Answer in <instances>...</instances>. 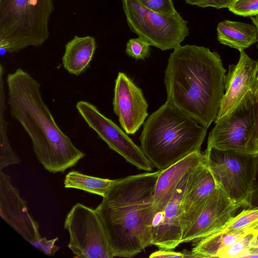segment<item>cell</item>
<instances>
[{"instance_id": "cell-1", "label": "cell", "mask_w": 258, "mask_h": 258, "mask_svg": "<svg viewBox=\"0 0 258 258\" xmlns=\"http://www.w3.org/2000/svg\"><path fill=\"white\" fill-rule=\"evenodd\" d=\"M225 76L217 52L180 45L170 54L164 71L166 102L208 129L219 112Z\"/></svg>"}, {"instance_id": "cell-2", "label": "cell", "mask_w": 258, "mask_h": 258, "mask_svg": "<svg viewBox=\"0 0 258 258\" xmlns=\"http://www.w3.org/2000/svg\"><path fill=\"white\" fill-rule=\"evenodd\" d=\"M160 170L118 179L95 209L114 257H132L151 245Z\"/></svg>"}, {"instance_id": "cell-3", "label": "cell", "mask_w": 258, "mask_h": 258, "mask_svg": "<svg viewBox=\"0 0 258 258\" xmlns=\"http://www.w3.org/2000/svg\"><path fill=\"white\" fill-rule=\"evenodd\" d=\"M11 116L29 135L43 167L53 174L75 166L85 154L59 128L43 100L40 84L21 68L6 79Z\"/></svg>"}, {"instance_id": "cell-4", "label": "cell", "mask_w": 258, "mask_h": 258, "mask_svg": "<svg viewBox=\"0 0 258 258\" xmlns=\"http://www.w3.org/2000/svg\"><path fill=\"white\" fill-rule=\"evenodd\" d=\"M207 128L166 102L144 122L141 148L153 167L162 170L201 151Z\"/></svg>"}, {"instance_id": "cell-5", "label": "cell", "mask_w": 258, "mask_h": 258, "mask_svg": "<svg viewBox=\"0 0 258 258\" xmlns=\"http://www.w3.org/2000/svg\"><path fill=\"white\" fill-rule=\"evenodd\" d=\"M53 10V0H0L1 55L42 45Z\"/></svg>"}, {"instance_id": "cell-6", "label": "cell", "mask_w": 258, "mask_h": 258, "mask_svg": "<svg viewBox=\"0 0 258 258\" xmlns=\"http://www.w3.org/2000/svg\"><path fill=\"white\" fill-rule=\"evenodd\" d=\"M205 163L217 185L235 204L251 206L255 177L256 155L207 147Z\"/></svg>"}, {"instance_id": "cell-7", "label": "cell", "mask_w": 258, "mask_h": 258, "mask_svg": "<svg viewBox=\"0 0 258 258\" xmlns=\"http://www.w3.org/2000/svg\"><path fill=\"white\" fill-rule=\"evenodd\" d=\"M122 7L131 31L162 51L174 49L189 34L187 22L178 13L174 16L159 14L137 0H122Z\"/></svg>"}, {"instance_id": "cell-8", "label": "cell", "mask_w": 258, "mask_h": 258, "mask_svg": "<svg viewBox=\"0 0 258 258\" xmlns=\"http://www.w3.org/2000/svg\"><path fill=\"white\" fill-rule=\"evenodd\" d=\"M210 132L207 147L256 155L252 139L254 123L253 89L229 113L215 121Z\"/></svg>"}, {"instance_id": "cell-9", "label": "cell", "mask_w": 258, "mask_h": 258, "mask_svg": "<svg viewBox=\"0 0 258 258\" xmlns=\"http://www.w3.org/2000/svg\"><path fill=\"white\" fill-rule=\"evenodd\" d=\"M64 228L70 236L68 247L75 257H113L96 209L76 204L66 216Z\"/></svg>"}, {"instance_id": "cell-10", "label": "cell", "mask_w": 258, "mask_h": 258, "mask_svg": "<svg viewBox=\"0 0 258 258\" xmlns=\"http://www.w3.org/2000/svg\"><path fill=\"white\" fill-rule=\"evenodd\" d=\"M76 108L89 126L109 147L140 170L151 172L153 166L141 147L113 121L103 115L93 104L80 101Z\"/></svg>"}, {"instance_id": "cell-11", "label": "cell", "mask_w": 258, "mask_h": 258, "mask_svg": "<svg viewBox=\"0 0 258 258\" xmlns=\"http://www.w3.org/2000/svg\"><path fill=\"white\" fill-rule=\"evenodd\" d=\"M195 169L183 176L169 202L162 211L155 214L152 227L151 245L160 248L173 249L182 243L183 200Z\"/></svg>"}, {"instance_id": "cell-12", "label": "cell", "mask_w": 258, "mask_h": 258, "mask_svg": "<svg viewBox=\"0 0 258 258\" xmlns=\"http://www.w3.org/2000/svg\"><path fill=\"white\" fill-rule=\"evenodd\" d=\"M240 207L217 186L209 195L195 220L183 235L182 243L219 232L235 216Z\"/></svg>"}, {"instance_id": "cell-13", "label": "cell", "mask_w": 258, "mask_h": 258, "mask_svg": "<svg viewBox=\"0 0 258 258\" xmlns=\"http://www.w3.org/2000/svg\"><path fill=\"white\" fill-rule=\"evenodd\" d=\"M112 104L122 128L128 135L136 133L148 115L142 90L123 72L118 73L115 81Z\"/></svg>"}, {"instance_id": "cell-14", "label": "cell", "mask_w": 258, "mask_h": 258, "mask_svg": "<svg viewBox=\"0 0 258 258\" xmlns=\"http://www.w3.org/2000/svg\"><path fill=\"white\" fill-rule=\"evenodd\" d=\"M0 215L31 244L41 238L38 223L30 215L26 201L12 184L10 176L0 172Z\"/></svg>"}, {"instance_id": "cell-15", "label": "cell", "mask_w": 258, "mask_h": 258, "mask_svg": "<svg viewBox=\"0 0 258 258\" xmlns=\"http://www.w3.org/2000/svg\"><path fill=\"white\" fill-rule=\"evenodd\" d=\"M239 52L238 62L229 66L225 76V92L216 120L229 113L253 88L258 61L251 59L244 50Z\"/></svg>"}, {"instance_id": "cell-16", "label": "cell", "mask_w": 258, "mask_h": 258, "mask_svg": "<svg viewBox=\"0 0 258 258\" xmlns=\"http://www.w3.org/2000/svg\"><path fill=\"white\" fill-rule=\"evenodd\" d=\"M217 186L205 160L192 171L183 197L181 219L183 235L195 220L209 195Z\"/></svg>"}, {"instance_id": "cell-17", "label": "cell", "mask_w": 258, "mask_h": 258, "mask_svg": "<svg viewBox=\"0 0 258 258\" xmlns=\"http://www.w3.org/2000/svg\"><path fill=\"white\" fill-rule=\"evenodd\" d=\"M204 162V153L197 151L160 170L155 188L153 203L155 214L162 211L169 202L183 176Z\"/></svg>"}, {"instance_id": "cell-18", "label": "cell", "mask_w": 258, "mask_h": 258, "mask_svg": "<svg viewBox=\"0 0 258 258\" xmlns=\"http://www.w3.org/2000/svg\"><path fill=\"white\" fill-rule=\"evenodd\" d=\"M96 48L94 37L75 36L66 45L62 57L63 68L71 74L81 75L89 66Z\"/></svg>"}, {"instance_id": "cell-19", "label": "cell", "mask_w": 258, "mask_h": 258, "mask_svg": "<svg viewBox=\"0 0 258 258\" xmlns=\"http://www.w3.org/2000/svg\"><path fill=\"white\" fill-rule=\"evenodd\" d=\"M217 31L220 43L239 51L257 41V30L254 25L225 20L218 23Z\"/></svg>"}, {"instance_id": "cell-20", "label": "cell", "mask_w": 258, "mask_h": 258, "mask_svg": "<svg viewBox=\"0 0 258 258\" xmlns=\"http://www.w3.org/2000/svg\"><path fill=\"white\" fill-rule=\"evenodd\" d=\"M253 229L234 232L219 231L192 241L190 251L195 257H219L221 253L247 232ZM257 230V229H256Z\"/></svg>"}, {"instance_id": "cell-21", "label": "cell", "mask_w": 258, "mask_h": 258, "mask_svg": "<svg viewBox=\"0 0 258 258\" xmlns=\"http://www.w3.org/2000/svg\"><path fill=\"white\" fill-rule=\"evenodd\" d=\"M117 179H110L86 175L77 171H70L63 181L64 187L84 190L105 197Z\"/></svg>"}, {"instance_id": "cell-22", "label": "cell", "mask_w": 258, "mask_h": 258, "mask_svg": "<svg viewBox=\"0 0 258 258\" xmlns=\"http://www.w3.org/2000/svg\"><path fill=\"white\" fill-rule=\"evenodd\" d=\"M6 107L0 106V170L13 164H19L20 158L10 144L8 135V125L5 118Z\"/></svg>"}, {"instance_id": "cell-23", "label": "cell", "mask_w": 258, "mask_h": 258, "mask_svg": "<svg viewBox=\"0 0 258 258\" xmlns=\"http://www.w3.org/2000/svg\"><path fill=\"white\" fill-rule=\"evenodd\" d=\"M257 231L258 230L253 229L246 233L225 249L219 258H241L251 246Z\"/></svg>"}, {"instance_id": "cell-24", "label": "cell", "mask_w": 258, "mask_h": 258, "mask_svg": "<svg viewBox=\"0 0 258 258\" xmlns=\"http://www.w3.org/2000/svg\"><path fill=\"white\" fill-rule=\"evenodd\" d=\"M150 45L138 37L130 39L126 44L125 53L135 59H145L150 53Z\"/></svg>"}, {"instance_id": "cell-25", "label": "cell", "mask_w": 258, "mask_h": 258, "mask_svg": "<svg viewBox=\"0 0 258 258\" xmlns=\"http://www.w3.org/2000/svg\"><path fill=\"white\" fill-rule=\"evenodd\" d=\"M228 9L240 16H255L258 15V0H234Z\"/></svg>"}, {"instance_id": "cell-26", "label": "cell", "mask_w": 258, "mask_h": 258, "mask_svg": "<svg viewBox=\"0 0 258 258\" xmlns=\"http://www.w3.org/2000/svg\"><path fill=\"white\" fill-rule=\"evenodd\" d=\"M141 5L153 12L168 16H174L178 12L172 0H137Z\"/></svg>"}, {"instance_id": "cell-27", "label": "cell", "mask_w": 258, "mask_h": 258, "mask_svg": "<svg viewBox=\"0 0 258 258\" xmlns=\"http://www.w3.org/2000/svg\"><path fill=\"white\" fill-rule=\"evenodd\" d=\"M58 240V237L49 240L47 239L46 237H43L33 243L32 245L41 251L45 254L48 256H52L60 248L59 246L55 244Z\"/></svg>"}, {"instance_id": "cell-28", "label": "cell", "mask_w": 258, "mask_h": 258, "mask_svg": "<svg viewBox=\"0 0 258 258\" xmlns=\"http://www.w3.org/2000/svg\"><path fill=\"white\" fill-rule=\"evenodd\" d=\"M190 5L202 8L213 7L216 9L228 8L234 0H184Z\"/></svg>"}, {"instance_id": "cell-29", "label": "cell", "mask_w": 258, "mask_h": 258, "mask_svg": "<svg viewBox=\"0 0 258 258\" xmlns=\"http://www.w3.org/2000/svg\"><path fill=\"white\" fill-rule=\"evenodd\" d=\"M150 258H167V257H195L191 251L184 250L182 252H175L171 249L160 248V249L152 253Z\"/></svg>"}, {"instance_id": "cell-30", "label": "cell", "mask_w": 258, "mask_h": 258, "mask_svg": "<svg viewBox=\"0 0 258 258\" xmlns=\"http://www.w3.org/2000/svg\"><path fill=\"white\" fill-rule=\"evenodd\" d=\"M253 92L254 95V123L252 132V139L255 146V138L258 130V70L253 88Z\"/></svg>"}, {"instance_id": "cell-31", "label": "cell", "mask_w": 258, "mask_h": 258, "mask_svg": "<svg viewBox=\"0 0 258 258\" xmlns=\"http://www.w3.org/2000/svg\"><path fill=\"white\" fill-rule=\"evenodd\" d=\"M258 204V155H256V167L255 177L251 200V206Z\"/></svg>"}, {"instance_id": "cell-32", "label": "cell", "mask_w": 258, "mask_h": 258, "mask_svg": "<svg viewBox=\"0 0 258 258\" xmlns=\"http://www.w3.org/2000/svg\"><path fill=\"white\" fill-rule=\"evenodd\" d=\"M242 257H258V246L250 247L241 258Z\"/></svg>"}, {"instance_id": "cell-33", "label": "cell", "mask_w": 258, "mask_h": 258, "mask_svg": "<svg viewBox=\"0 0 258 258\" xmlns=\"http://www.w3.org/2000/svg\"><path fill=\"white\" fill-rule=\"evenodd\" d=\"M250 18H251V20L252 21L253 24L256 27L257 30V33H258V15L255 16L251 17ZM257 49H258V39H257ZM257 60L258 61V59Z\"/></svg>"}, {"instance_id": "cell-34", "label": "cell", "mask_w": 258, "mask_h": 258, "mask_svg": "<svg viewBox=\"0 0 258 258\" xmlns=\"http://www.w3.org/2000/svg\"><path fill=\"white\" fill-rule=\"evenodd\" d=\"M256 246H258V231L255 235L254 240L251 247H255Z\"/></svg>"}, {"instance_id": "cell-35", "label": "cell", "mask_w": 258, "mask_h": 258, "mask_svg": "<svg viewBox=\"0 0 258 258\" xmlns=\"http://www.w3.org/2000/svg\"><path fill=\"white\" fill-rule=\"evenodd\" d=\"M255 147L256 150V155H258V130L257 131L256 138H255Z\"/></svg>"}, {"instance_id": "cell-36", "label": "cell", "mask_w": 258, "mask_h": 258, "mask_svg": "<svg viewBox=\"0 0 258 258\" xmlns=\"http://www.w3.org/2000/svg\"><path fill=\"white\" fill-rule=\"evenodd\" d=\"M255 206H258V204L254 207H255Z\"/></svg>"}]
</instances>
